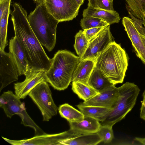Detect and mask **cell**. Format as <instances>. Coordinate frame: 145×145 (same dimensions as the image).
Masks as SVG:
<instances>
[{
  "label": "cell",
  "mask_w": 145,
  "mask_h": 145,
  "mask_svg": "<svg viewBox=\"0 0 145 145\" xmlns=\"http://www.w3.org/2000/svg\"><path fill=\"white\" fill-rule=\"evenodd\" d=\"M11 13L15 36L26 54L30 67L36 70L47 71L51 59L46 54L32 30L29 23L26 11L19 3H14Z\"/></svg>",
  "instance_id": "obj_1"
},
{
  "label": "cell",
  "mask_w": 145,
  "mask_h": 145,
  "mask_svg": "<svg viewBox=\"0 0 145 145\" xmlns=\"http://www.w3.org/2000/svg\"><path fill=\"white\" fill-rule=\"evenodd\" d=\"M129 58L124 49L115 41L100 52L95 67L113 85L122 83L128 65Z\"/></svg>",
  "instance_id": "obj_2"
},
{
  "label": "cell",
  "mask_w": 145,
  "mask_h": 145,
  "mask_svg": "<svg viewBox=\"0 0 145 145\" xmlns=\"http://www.w3.org/2000/svg\"><path fill=\"white\" fill-rule=\"evenodd\" d=\"M35 2V8L28 15V21L40 43L50 52L56 43L57 27L59 22L48 12L44 0Z\"/></svg>",
  "instance_id": "obj_3"
},
{
  "label": "cell",
  "mask_w": 145,
  "mask_h": 145,
  "mask_svg": "<svg viewBox=\"0 0 145 145\" xmlns=\"http://www.w3.org/2000/svg\"><path fill=\"white\" fill-rule=\"evenodd\" d=\"M80 61L79 56L67 50H58L51 59L50 68L46 72L47 82L59 91L67 88L72 82L74 72Z\"/></svg>",
  "instance_id": "obj_4"
},
{
  "label": "cell",
  "mask_w": 145,
  "mask_h": 145,
  "mask_svg": "<svg viewBox=\"0 0 145 145\" xmlns=\"http://www.w3.org/2000/svg\"><path fill=\"white\" fill-rule=\"evenodd\" d=\"M119 96L101 125L112 126L123 119L135 105L140 89L133 83L126 82L118 88Z\"/></svg>",
  "instance_id": "obj_5"
},
{
  "label": "cell",
  "mask_w": 145,
  "mask_h": 145,
  "mask_svg": "<svg viewBox=\"0 0 145 145\" xmlns=\"http://www.w3.org/2000/svg\"><path fill=\"white\" fill-rule=\"evenodd\" d=\"M20 99L11 91L4 92L0 97V107L10 118L15 114L19 116L22 120L21 124L33 128L35 135L45 133L28 114L24 103L21 102Z\"/></svg>",
  "instance_id": "obj_6"
},
{
  "label": "cell",
  "mask_w": 145,
  "mask_h": 145,
  "mask_svg": "<svg viewBox=\"0 0 145 145\" xmlns=\"http://www.w3.org/2000/svg\"><path fill=\"white\" fill-rule=\"evenodd\" d=\"M47 82H42L35 86L28 95L41 112L43 121H49L57 113L58 108L52 96V93Z\"/></svg>",
  "instance_id": "obj_7"
},
{
  "label": "cell",
  "mask_w": 145,
  "mask_h": 145,
  "mask_svg": "<svg viewBox=\"0 0 145 145\" xmlns=\"http://www.w3.org/2000/svg\"><path fill=\"white\" fill-rule=\"evenodd\" d=\"M48 12L59 22L72 20L78 15L80 5L75 0H44Z\"/></svg>",
  "instance_id": "obj_8"
},
{
  "label": "cell",
  "mask_w": 145,
  "mask_h": 145,
  "mask_svg": "<svg viewBox=\"0 0 145 145\" xmlns=\"http://www.w3.org/2000/svg\"><path fill=\"white\" fill-rule=\"evenodd\" d=\"M78 135H79L70 129L56 134H48L45 133L20 140H14L2 137L7 142L13 145H60L59 142Z\"/></svg>",
  "instance_id": "obj_9"
},
{
  "label": "cell",
  "mask_w": 145,
  "mask_h": 145,
  "mask_svg": "<svg viewBox=\"0 0 145 145\" xmlns=\"http://www.w3.org/2000/svg\"><path fill=\"white\" fill-rule=\"evenodd\" d=\"M46 71L43 70H36L29 67L24 75V80L14 84L15 94L20 99H24L30 91L37 85L47 81Z\"/></svg>",
  "instance_id": "obj_10"
},
{
  "label": "cell",
  "mask_w": 145,
  "mask_h": 145,
  "mask_svg": "<svg viewBox=\"0 0 145 145\" xmlns=\"http://www.w3.org/2000/svg\"><path fill=\"white\" fill-rule=\"evenodd\" d=\"M19 73L11 54L0 50V91L12 83L17 81Z\"/></svg>",
  "instance_id": "obj_11"
},
{
  "label": "cell",
  "mask_w": 145,
  "mask_h": 145,
  "mask_svg": "<svg viewBox=\"0 0 145 145\" xmlns=\"http://www.w3.org/2000/svg\"><path fill=\"white\" fill-rule=\"evenodd\" d=\"M113 39L110 25L106 26L89 42L87 48L80 61L86 59H96L98 54L113 41Z\"/></svg>",
  "instance_id": "obj_12"
},
{
  "label": "cell",
  "mask_w": 145,
  "mask_h": 145,
  "mask_svg": "<svg viewBox=\"0 0 145 145\" xmlns=\"http://www.w3.org/2000/svg\"><path fill=\"white\" fill-rule=\"evenodd\" d=\"M122 22L137 56L145 65V46L133 20L125 16L123 18Z\"/></svg>",
  "instance_id": "obj_13"
},
{
  "label": "cell",
  "mask_w": 145,
  "mask_h": 145,
  "mask_svg": "<svg viewBox=\"0 0 145 145\" xmlns=\"http://www.w3.org/2000/svg\"><path fill=\"white\" fill-rule=\"evenodd\" d=\"M118 88L112 85L92 98L80 104L84 105L97 106L111 108L119 96Z\"/></svg>",
  "instance_id": "obj_14"
},
{
  "label": "cell",
  "mask_w": 145,
  "mask_h": 145,
  "mask_svg": "<svg viewBox=\"0 0 145 145\" xmlns=\"http://www.w3.org/2000/svg\"><path fill=\"white\" fill-rule=\"evenodd\" d=\"M9 49L17 67L19 76L24 75L30 67L24 51L15 36L9 40Z\"/></svg>",
  "instance_id": "obj_15"
},
{
  "label": "cell",
  "mask_w": 145,
  "mask_h": 145,
  "mask_svg": "<svg viewBox=\"0 0 145 145\" xmlns=\"http://www.w3.org/2000/svg\"><path fill=\"white\" fill-rule=\"evenodd\" d=\"M95 60L86 59L80 60L74 72L72 82H78L89 86L88 82L95 67Z\"/></svg>",
  "instance_id": "obj_16"
},
{
  "label": "cell",
  "mask_w": 145,
  "mask_h": 145,
  "mask_svg": "<svg viewBox=\"0 0 145 145\" xmlns=\"http://www.w3.org/2000/svg\"><path fill=\"white\" fill-rule=\"evenodd\" d=\"M70 129L79 135L97 133L101 126L99 121L89 116H85L77 122H69Z\"/></svg>",
  "instance_id": "obj_17"
},
{
  "label": "cell",
  "mask_w": 145,
  "mask_h": 145,
  "mask_svg": "<svg viewBox=\"0 0 145 145\" xmlns=\"http://www.w3.org/2000/svg\"><path fill=\"white\" fill-rule=\"evenodd\" d=\"M83 17H93L101 19L110 25L118 23L120 17L116 11L107 10L92 7L88 6L83 11Z\"/></svg>",
  "instance_id": "obj_18"
},
{
  "label": "cell",
  "mask_w": 145,
  "mask_h": 145,
  "mask_svg": "<svg viewBox=\"0 0 145 145\" xmlns=\"http://www.w3.org/2000/svg\"><path fill=\"white\" fill-rule=\"evenodd\" d=\"M102 142L97 133L81 134L59 142L60 145H96Z\"/></svg>",
  "instance_id": "obj_19"
},
{
  "label": "cell",
  "mask_w": 145,
  "mask_h": 145,
  "mask_svg": "<svg viewBox=\"0 0 145 145\" xmlns=\"http://www.w3.org/2000/svg\"><path fill=\"white\" fill-rule=\"evenodd\" d=\"M76 106L85 116L92 118L101 122L106 119L111 109L97 106L84 105L81 104Z\"/></svg>",
  "instance_id": "obj_20"
},
{
  "label": "cell",
  "mask_w": 145,
  "mask_h": 145,
  "mask_svg": "<svg viewBox=\"0 0 145 145\" xmlns=\"http://www.w3.org/2000/svg\"><path fill=\"white\" fill-rule=\"evenodd\" d=\"M88 83L89 86L98 93L113 85L95 67L90 76Z\"/></svg>",
  "instance_id": "obj_21"
},
{
  "label": "cell",
  "mask_w": 145,
  "mask_h": 145,
  "mask_svg": "<svg viewBox=\"0 0 145 145\" xmlns=\"http://www.w3.org/2000/svg\"><path fill=\"white\" fill-rule=\"evenodd\" d=\"M61 116L69 122H77L82 120L84 116L79 111L68 103L60 105L58 108Z\"/></svg>",
  "instance_id": "obj_22"
},
{
  "label": "cell",
  "mask_w": 145,
  "mask_h": 145,
  "mask_svg": "<svg viewBox=\"0 0 145 145\" xmlns=\"http://www.w3.org/2000/svg\"><path fill=\"white\" fill-rule=\"evenodd\" d=\"M72 86L73 92L84 101L91 99L98 93L90 86L78 82L72 81Z\"/></svg>",
  "instance_id": "obj_23"
},
{
  "label": "cell",
  "mask_w": 145,
  "mask_h": 145,
  "mask_svg": "<svg viewBox=\"0 0 145 145\" xmlns=\"http://www.w3.org/2000/svg\"><path fill=\"white\" fill-rule=\"evenodd\" d=\"M128 13L140 19L145 18V0H125Z\"/></svg>",
  "instance_id": "obj_24"
},
{
  "label": "cell",
  "mask_w": 145,
  "mask_h": 145,
  "mask_svg": "<svg viewBox=\"0 0 145 145\" xmlns=\"http://www.w3.org/2000/svg\"><path fill=\"white\" fill-rule=\"evenodd\" d=\"M10 7L4 11L0 18V50L5 51L8 45L7 31L8 19L10 13Z\"/></svg>",
  "instance_id": "obj_25"
},
{
  "label": "cell",
  "mask_w": 145,
  "mask_h": 145,
  "mask_svg": "<svg viewBox=\"0 0 145 145\" xmlns=\"http://www.w3.org/2000/svg\"><path fill=\"white\" fill-rule=\"evenodd\" d=\"M75 42L74 46L77 54L81 58L84 54L88 45L87 40L83 32L80 30L75 36Z\"/></svg>",
  "instance_id": "obj_26"
},
{
  "label": "cell",
  "mask_w": 145,
  "mask_h": 145,
  "mask_svg": "<svg viewBox=\"0 0 145 145\" xmlns=\"http://www.w3.org/2000/svg\"><path fill=\"white\" fill-rule=\"evenodd\" d=\"M80 25L84 30L99 27H106L110 25L106 21L93 17H83L80 20Z\"/></svg>",
  "instance_id": "obj_27"
},
{
  "label": "cell",
  "mask_w": 145,
  "mask_h": 145,
  "mask_svg": "<svg viewBox=\"0 0 145 145\" xmlns=\"http://www.w3.org/2000/svg\"><path fill=\"white\" fill-rule=\"evenodd\" d=\"M112 126L108 125H101L97 133L105 144L111 142L114 137Z\"/></svg>",
  "instance_id": "obj_28"
},
{
  "label": "cell",
  "mask_w": 145,
  "mask_h": 145,
  "mask_svg": "<svg viewBox=\"0 0 145 145\" xmlns=\"http://www.w3.org/2000/svg\"><path fill=\"white\" fill-rule=\"evenodd\" d=\"M105 27H99L84 30L83 32L89 42L97 36Z\"/></svg>",
  "instance_id": "obj_29"
},
{
  "label": "cell",
  "mask_w": 145,
  "mask_h": 145,
  "mask_svg": "<svg viewBox=\"0 0 145 145\" xmlns=\"http://www.w3.org/2000/svg\"><path fill=\"white\" fill-rule=\"evenodd\" d=\"M97 8L107 10H114L113 3L109 0H97Z\"/></svg>",
  "instance_id": "obj_30"
},
{
  "label": "cell",
  "mask_w": 145,
  "mask_h": 145,
  "mask_svg": "<svg viewBox=\"0 0 145 145\" xmlns=\"http://www.w3.org/2000/svg\"><path fill=\"white\" fill-rule=\"evenodd\" d=\"M12 0H0V18L6 10L10 7Z\"/></svg>",
  "instance_id": "obj_31"
},
{
  "label": "cell",
  "mask_w": 145,
  "mask_h": 145,
  "mask_svg": "<svg viewBox=\"0 0 145 145\" xmlns=\"http://www.w3.org/2000/svg\"><path fill=\"white\" fill-rule=\"evenodd\" d=\"M142 96L143 100L141 102L140 116L141 119L145 120V89L143 93Z\"/></svg>",
  "instance_id": "obj_32"
},
{
  "label": "cell",
  "mask_w": 145,
  "mask_h": 145,
  "mask_svg": "<svg viewBox=\"0 0 145 145\" xmlns=\"http://www.w3.org/2000/svg\"><path fill=\"white\" fill-rule=\"evenodd\" d=\"M88 6L97 8V0H88Z\"/></svg>",
  "instance_id": "obj_33"
},
{
  "label": "cell",
  "mask_w": 145,
  "mask_h": 145,
  "mask_svg": "<svg viewBox=\"0 0 145 145\" xmlns=\"http://www.w3.org/2000/svg\"><path fill=\"white\" fill-rule=\"evenodd\" d=\"M134 140L141 144L145 145V138L136 137L135 138Z\"/></svg>",
  "instance_id": "obj_34"
},
{
  "label": "cell",
  "mask_w": 145,
  "mask_h": 145,
  "mask_svg": "<svg viewBox=\"0 0 145 145\" xmlns=\"http://www.w3.org/2000/svg\"><path fill=\"white\" fill-rule=\"evenodd\" d=\"M140 35L145 46V35L140 33Z\"/></svg>",
  "instance_id": "obj_35"
},
{
  "label": "cell",
  "mask_w": 145,
  "mask_h": 145,
  "mask_svg": "<svg viewBox=\"0 0 145 145\" xmlns=\"http://www.w3.org/2000/svg\"><path fill=\"white\" fill-rule=\"evenodd\" d=\"M77 4L80 5H81L83 3L84 0H75Z\"/></svg>",
  "instance_id": "obj_36"
},
{
  "label": "cell",
  "mask_w": 145,
  "mask_h": 145,
  "mask_svg": "<svg viewBox=\"0 0 145 145\" xmlns=\"http://www.w3.org/2000/svg\"><path fill=\"white\" fill-rule=\"evenodd\" d=\"M142 20L143 22L144 27L145 29V18L144 19H142Z\"/></svg>",
  "instance_id": "obj_37"
},
{
  "label": "cell",
  "mask_w": 145,
  "mask_h": 145,
  "mask_svg": "<svg viewBox=\"0 0 145 145\" xmlns=\"http://www.w3.org/2000/svg\"><path fill=\"white\" fill-rule=\"evenodd\" d=\"M109 1L112 3H113V0H109Z\"/></svg>",
  "instance_id": "obj_38"
},
{
  "label": "cell",
  "mask_w": 145,
  "mask_h": 145,
  "mask_svg": "<svg viewBox=\"0 0 145 145\" xmlns=\"http://www.w3.org/2000/svg\"><path fill=\"white\" fill-rule=\"evenodd\" d=\"M33 0V1H34L36 2V1H37L38 0Z\"/></svg>",
  "instance_id": "obj_39"
}]
</instances>
